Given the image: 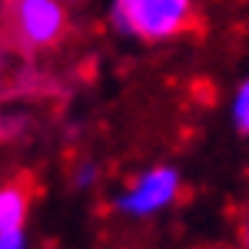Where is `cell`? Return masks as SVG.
Masks as SVG:
<instances>
[{
	"instance_id": "cell-1",
	"label": "cell",
	"mask_w": 249,
	"mask_h": 249,
	"mask_svg": "<svg viewBox=\"0 0 249 249\" xmlns=\"http://www.w3.org/2000/svg\"><path fill=\"white\" fill-rule=\"evenodd\" d=\"M116 34L136 43H166L186 34L196 20L193 0H113L110 7Z\"/></svg>"
},
{
	"instance_id": "cell-2",
	"label": "cell",
	"mask_w": 249,
	"mask_h": 249,
	"mask_svg": "<svg viewBox=\"0 0 249 249\" xmlns=\"http://www.w3.org/2000/svg\"><path fill=\"white\" fill-rule=\"evenodd\" d=\"M179 193H183L179 170L146 166L113 196V210L130 223H146V219H156L166 210H173L179 203Z\"/></svg>"
},
{
	"instance_id": "cell-3",
	"label": "cell",
	"mask_w": 249,
	"mask_h": 249,
	"mask_svg": "<svg viewBox=\"0 0 249 249\" xmlns=\"http://www.w3.org/2000/svg\"><path fill=\"white\" fill-rule=\"evenodd\" d=\"M10 30L23 47L47 50L67 34V10L60 0H10Z\"/></svg>"
},
{
	"instance_id": "cell-4",
	"label": "cell",
	"mask_w": 249,
	"mask_h": 249,
	"mask_svg": "<svg viewBox=\"0 0 249 249\" xmlns=\"http://www.w3.org/2000/svg\"><path fill=\"white\" fill-rule=\"evenodd\" d=\"M30 199L20 186H0V232H27Z\"/></svg>"
},
{
	"instance_id": "cell-5",
	"label": "cell",
	"mask_w": 249,
	"mask_h": 249,
	"mask_svg": "<svg viewBox=\"0 0 249 249\" xmlns=\"http://www.w3.org/2000/svg\"><path fill=\"white\" fill-rule=\"evenodd\" d=\"M230 120L236 126V133L249 136V73L239 80V87L230 96Z\"/></svg>"
},
{
	"instance_id": "cell-6",
	"label": "cell",
	"mask_w": 249,
	"mask_h": 249,
	"mask_svg": "<svg viewBox=\"0 0 249 249\" xmlns=\"http://www.w3.org/2000/svg\"><path fill=\"white\" fill-rule=\"evenodd\" d=\"M96 176H100V170H96L93 163H80L77 170H73V183H77L80 190H90L96 183Z\"/></svg>"
},
{
	"instance_id": "cell-7",
	"label": "cell",
	"mask_w": 249,
	"mask_h": 249,
	"mask_svg": "<svg viewBox=\"0 0 249 249\" xmlns=\"http://www.w3.org/2000/svg\"><path fill=\"white\" fill-rule=\"evenodd\" d=\"M27 232H0V249H23Z\"/></svg>"
},
{
	"instance_id": "cell-8",
	"label": "cell",
	"mask_w": 249,
	"mask_h": 249,
	"mask_svg": "<svg viewBox=\"0 0 249 249\" xmlns=\"http://www.w3.org/2000/svg\"><path fill=\"white\" fill-rule=\"evenodd\" d=\"M239 243H243V246L249 249V219L243 223V230H239Z\"/></svg>"
},
{
	"instance_id": "cell-9",
	"label": "cell",
	"mask_w": 249,
	"mask_h": 249,
	"mask_svg": "<svg viewBox=\"0 0 249 249\" xmlns=\"http://www.w3.org/2000/svg\"><path fill=\"white\" fill-rule=\"evenodd\" d=\"M3 3H7V0H0V7H3Z\"/></svg>"
}]
</instances>
